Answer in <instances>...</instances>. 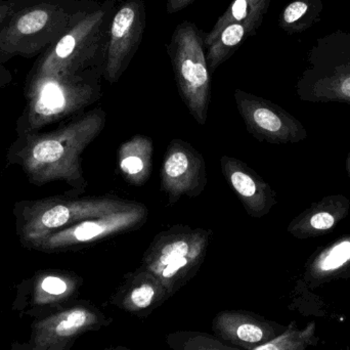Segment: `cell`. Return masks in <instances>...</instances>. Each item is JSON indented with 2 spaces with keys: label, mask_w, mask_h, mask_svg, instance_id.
<instances>
[{
  "label": "cell",
  "mask_w": 350,
  "mask_h": 350,
  "mask_svg": "<svg viewBox=\"0 0 350 350\" xmlns=\"http://www.w3.org/2000/svg\"><path fill=\"white\" fill-rule=\"evenodd\" d=\"M112 323L113 319L96 304L75 299L33 319L28 343L32 350H49L57 343L72 347L78 337L106 328Z\"/></svg>",
  "instance_id": "obj_8"
},
{
  "label": "cell",
  "mask_w": 350,
  "mask_h": 350,
  "mask_svg": "<svg viewBox=\"0 0 350 350\" xmlns=\"http://www.w3.org/2000/svg\"><path fill=\"white\" fill-rule=\"evenodd\" d=\"M251 2H252V3H258L259 1H260V0H250Z\"/></svg>",
  "instance_id": "obj_31"
},
{
  "label": "cell",
  "mask_w": 350,
  "mask_h": 350,
  "mask_svg": "<svg viewBox=\"0 0 350 350\" xmlns=\"http://www.w3.org/2000/svg\"><path fill=\"white\" fill-rule=\"evenodd\" d=\"M10 350H32L28 342H20V341H14L10 347Z\"/></svg>",
  "instance_id": "obj_28"
},
{
  "label": "cell",
  "mask_w": 350,
  "mask_h": 350,
  "mask_svg": "<svg viewBox=\"0 0 350 350\" xmlns=\"http://www.w3.org/2000/svg\"><path fill=\"white\" fill-rule=\"evenodd\" d=\"M234 96L247 131L253 137L271 143H283L291 137V123L280 109L244 90H234Z\"/></svg>",
  "instance_id": "obj_15"
},
{
  "label": "cell",
  "mask_w": 350,
  "mask_h": 350,
  "mask_svg": "<svg viewBox=\"0 0 350 350\" xmlns=\"http://www.w3.org/2000/svg\"><path fill=\"white\" fill-rule=\"evenodd\" d=\"M106 120V112L96 108L53 131L16 135L6 152V163L18 166L35 187L63 181L74 191L83 193L88 180L82 154L104 131Z\"/></svg>",
  "instance_id": "obj_1"
},
{
  "label": "cell",
  "mask_w": 350,
  "mask_h": 350,
  "mask_svg": "<svg viewBox=\"0 0 350 350\" xmlns=\"http://www.w3.org/2000/svg\"><path fill=\"white\" fill-rule=\"evenodd\" d=\"M12 81V75L10 70L3 64H0V90L10 85Z\"/></svg>",
  "instance_id": "obj_27"
},
{
  "label": "cell",
  "mask_w": 350,
  "mask_h": 350,
  "mask_svg": "<svg viewBox=\"0 0 350 350\" xmlns=\"http://www.w3.org/2000/svg\"><path fill=\"white\" fill-rule=\"evenodd\" d=\"M322 10L321 0H295L284 10L280 26L290 34L304 32L319 21Z\"/></svg>",
  "instance_id": "obj_19"
},
{
  "label": "cell",
  "mask_w": 350,
  "mask_h": 350,
  "mask_svg": "<svg viewBox=\"0 0 350 350\" xmlns=\"http://www.w3.org/2000/svg\"><path fill=\"white\" fill-rule=\"evenodd\" d=\"M83 279L66 269H40L16 286L12 310L20 318L34 319L53 308L78 299Z\"/></svg>",
  "instance_id": "obj_10"
},
{
  "label": "cell",
  "mask_w": 350,
  "mask_h": 350,
  "mask_svg": "<svg viewBox=\"0 0 350 350\" xmlns=\"http://www.w3.org/2000/svg\"><path fill=\"white\" fill-rule=\"evenodd\" d=\"M105 18V10L88 12L55 44L39 55L26 81L88 71L100 49Z\"/></svg>",
  "instance_id": "obj_6"
},
{
  "label": "cell",
  "mask_w": 350,
  "mask_h": 350,
  "mask_svg": "<svg viewBox=\"0 0 350 350\" xmlns=\"http://www.w3.org/2000/svg\"><path fill=\"white\" fill-rule=\"evenodd\" d=\"M146 25L143 0H129L116 12L111 25L110 41L105 66V78L111 83L119 80L129 67L142 41Z\"/></svg>",
  "instance_id": "obj_12"
},
{
  "label": "cell",
  "mask_w": 350,
  "mask_h": 350,
  "mask_svg": "<svg viewBox=\"0 0 350 350\" xmlns=\"http://www.w3.org/2000/svg\"><path fill=\"white\" fill-rule=\"evenodd\" d=\"M105 350H131V349H129V347H120V345H119V347H107V349Z\"/></svg>",
  "instance_id": "obj_30"
},
{
  "label": "cell",
  "mask_w": 350,
  "mask_h": 350,
  "mask_svg": "<svg viewBox=\"0 0 350 350\" xmlns=\"http://www.w3.org/2000/svg\"><path fill=\"white\" fill-rule=\"evenodd\" d=\"M271 0H260L258 3H252L250 0H234L230 4L228 10L224 12V16L214 25L213 29L206 36L204 44L209 46L219 36L220 33L232 24L242 23L248 20L255 12L265 10L269 6Z\"/></svg>",
  "instance_id": "obj_22"
},
{
  "label": "cell",
  "mask_w": 350,
  "mask_h": 350,
  "mask_svg": "<svg viewBox=\"0 0 350 350\" xmlns=\"http://www.w3.org/2000/svg\"><path fill=\"white\" fill-rule=\"evenodd\" d=\"M350 261V242L339 243L332 249L325 253L320 260L316 263V278L314 279L320 283L322 280L331 277L333 273L343 269L345 265Z\"/></svg>",
  "instance_id": "obj_23"
},
{
  "label": "cell",
  "mask_w": 350,
  "mask_h": 350,
  "mask_svg": "<svg viewBox=\"0 0 350 350\" xmlns=\"http://www.w3.org/2000/svg\"><path fill=\"white\" fill-rule=\"evenodd\" d=\"M172 350H242L222 341L215 334L198 331H177L166 336Z\"/></svg>",
  "instance_id": "obj_21"
},
{
  "label": "cell",
  "mask_w": 350,
  "mask_h": 350,
  "mask_svg": "<svg viewBox=\"0 0 350 350\" xmlns=\"http://www.w3.org/2000/svg\"><path fill=\"white\" fill-rule=\"evenodd\" d=\"M153 141L143 135H135L118 150V166L126 183L142 187L147 183L153 170Z\"/></svg>",
  "instance_id": "obj_17"
},
{
  "label": "cell",
  "mask_w": 350,
  "mask_h": 350,
  "mask_svg": "<svg viewBox=\"0 0 350 350\" xmlns=\"http://www.w3.org/2000/svg\"><path fill=\"white\" fill-rule=\"evenodd\" d=\"M288 326L246 310H222L212 321V331L222 341L242 350H253L287 330Z\"/></svg>",
  "instance_id": "obj_13"
},
{
  "label": "cell",
  "mask_w": 350,
  "mask_h": 350,
  "mask_svg": "<svg viewBox=\"0 0 350 350\" xmlns=\"http://www.w3.org/2000/svg\"><path fill=\"white\" fill-rule=\"evenodd\" d=\"M195 0H168L167 2V12L168 14H174V12H179L187 8L189 4Z\"/></svg>",
  "instance_id": "obj_26"
},
{
  "label": "cell",
  "mask_w": 350,
  "mask_h": 350,
  "mask_svg": "<svg viewBox=\"0 0 350 350\" xmlns=\"http://www.w3.org/2000/svg\"><path fill=\"white\" fill-rule=\"evenodd\" d=\"M70 349L71 347L69 345H65V343H57V345L49 347V350H69Z\"/></svg>",
  "instance_id": "obj_29"
},
{
  "label": "cell",
  "mask_w": 350,
  "mask_h": 350,
  "mask_svg": "<svg viewBox=\"0 0 350 350\" xmlns=\"http://www.w3.org/2000/svg\"><path fill=\"white\" fill-rule=\"evenodd\" d=\"M137 202L114 196L67 197L53 196L21 200L12 207L14 230L18 242L31 250L41 239L83 220L127 209Z\"/></svg>",
  "instance_id": "obj_4"
},
{
  "label": "cell",
  "mask_w": 350,
  "mask_h": 350,
  "mask_svg": "<svg viewBox=\"0 0 350 350\" xmlns=\"http://www.w3.org/2000/svg\"><path fill=\"white\" fill-rule=\"evenodd\" d=\"M222 174L252 217H262L273 205V196L267 183L245 162L228 155L220 158Z\"/></svg>",
  "instance_id": "obj_16"
},
{
  "label": "cell",
  "mask_w": 350,
  "mask_h": 350,
  "mask_svg": "<svg viewBox=\"0 0 350 350\" xmlns=\"http://www.w3.org/2000/svg\"><path fill=\"white\" fill-rule=\"evenodd\" d=\"M32 0H0V31L14 12Z\"/></svg>",
  "instance_id": "obj_24"
},
{
  "label": "cell",
  "mask_w": 350,
  "mask_h": 350,
  "mask_svg": "<svg viewBox=\"0 0 350 350\" xmlns=\"http://www.w3.org/2000/svg\"><path fill=\"white\" fill-rule=\"evenodd\" d=\"M170 297L161 282L141 267L124 275L109 304L133 316L147 318Z\"/></svg>",
  "instance_id": "obj_14"
},
{
  "label": "cell",
  "mask_w": 350,
  "mask_h": 350,
  "mask_svg": "<svg viewBox=\"0 0 350 350\" xmlns=\"http://www.w3.org/2000/svg\"><path fill=\"white\" fill-rule=\"evenodd\" d=\"M206 185L207 172L203 155L183 139L170 142L161 170V189L170 205L183 196L198 197Z\"/></svg>",
  "instance_id": "obj_11"
},
{
  "label": "cell",
  "mask_w": 350,
  "mask_h": 350,
  "mask_svg": "<svg viewBox=\"0 0 350 350\" xmlns=\"http://www.w3.org/2000/svg\"><path fill=\"white\" fill-rule=\"evenodd\" d=\"M319 345L316 322H310L299 329L291 323L287 330L273 340L253 350H306Z\"/></svg>",
  "instance_id": "obj_20"
},
{
  "label": "cell",
  "mask_w": 350,
  "mask_h": 350,
  "mask_svg": "<svg viewBox=\"0 0 350 350\" xmlns=\"http://www.w3.org/2000/svg\"><path fill=\"white\" fill-rule=\"evenodd\" d=\"M88 12L75 0H32L0 31V59L39 57Z\"/></svg>",
  "instance_id": "obj_2"
},
{
  "label": "cell",
  "mask_w": 350,
  "mask_h": 350,
  "mask_svg": "<svg viewBox=\"0 0 350 350\" xmlns=\"http://www.w3.org/2000/svg\"><path fill=\"white\" fill-rule=\"evenodd\" d=\"M212 232L176 226L160 232L146 251L141 267L155 275L174 296L189 283L205 259Z\"/></svg>",
  "instance_id": "obj_5"
},
{
  "label": "cell",
  "mask_w": 350,
  "mask_h": 350,
  "mask_svg": "<svg viewBox=\"0 0 350 350\" xmlns=\"http://www.w3.org/2000/svg\"><path fill=\"white\" fill-rule=\"evenodd\" d=\"M202 42L197 28L185 22L174 31L170 53L181 98L191 116L203 126L208 118L211 83Z\"/></svg>",
  "instance_id": "obj_7"
},
{
  "label": "cell",
  "mask_w": 350,
  "mask_h": 350,
  "mask_svg": "<svg viewBox=\"0 0 350 350\" xmlns=\"http://www.w3.org/2000/svg\"><path fill=\"white\" fill-rule=\"evenodd\" d=\"M147 218V207L137 202L127 209L83 220L57 230L35 243L31 250L46 254L75 250L107 237L139 228Z\"/></svg>",
  "instance_id": "obj_9"
},
{
  "label": "cell",
  "mask_w": 350,
  "mask_h": 350,
  "mask_svg": "<svg viewBox=\"0 0 350 350\" xmlns=\"http://www.w3.org/2000/svg\"><path fill=\"white\" fill-rule=\"evenodd\" d=\"M100 94V84L90 71L26 81L27 103L16 121V135L39 133L49 125L78 116Z\"/></svg>",
  "instance_id": "obj_3"
},
{
  "label": "cell",
  "mask_w": 350,
  "mask_h": 350,
  "mask_svg": "<svg viewBox=\"0 0 350 350\" xmlns=\"http://www.w3.org/2000/svg\"><path fill=\"white\" fill-rule=\"evenodd\" d=\"M335 219L331 214L327 212H321V213L314 214L310 219V224L316 230H327L334 226Z\"/></svg>",
  "instance_id": "obj_25"
},
{
  "label": "cell",
  "mask_w": 350,
  "mask_h": 350,
  "mask_svg": "<svg viewBox=\"0 0 350 350\" xmlns=\"http://www.w3.org/2000/svg\"><path fill=\"white\" fill-rule=\"evenodd\" d=\"M267 10L265 8L255 12L244 22L236 23L226 27L215 41L208 46L206 61L210 73H213L230 57L232 51L244 40L247 35L254 32L255 29L260 25Z\"/></svg>",
  "instance_id": "obj_18"
}]
</instances>
